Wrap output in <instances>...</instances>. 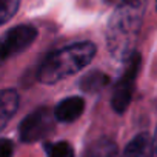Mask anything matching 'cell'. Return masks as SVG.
<instances>
[{
    "label": "cell",
    "mask_w": 157,
    "mask_h": 157,
    "mask_svg": "<svg viewBox=\"0 0 157 157\" xmlns=\"http://www.w3.org/2000/svg\"><path fill=\"white\" fill-rule=\"evenodd\" d=\"M116 155H117V145L116 142L106 137L93 142L83 152V157H116Z\"/></svg>",
    "instance_id": "cell-9"
},
{
    "label": "cell",
    "mask_w": 157,
    "mask_h": 157,
    "mask_svg": "<svg viewBox=\"0 0 157 157\" xmlns=\"http://www.w3.org/2000/svg\"><path fill=\"white\" fill-rule=\"evenodd\" d=\"M20 6V0H0V25L11 20Z\"/></svg>",
    "instance_id": "cell-12"
},
{
    "label": "cell",
    "mask_w": 157,
    "mask_h": 157,
    "mask_svg": "<svg viewBox=\"0 0 157 157\" xmlns=\"http://www.w3.org/2000/svg\"><path fill=\"white\" fill-rule=\"evenodd\" d=\"M155 10H157V3H155Z\"/></svg>",
    "instance_id": "cell-16"
},
{
    "label": "cell",
    "mask_w": 157,
    "mask_h": 157,
    "mask_svg": "<svg viewBox=\"0 0 157 157\" xmlns=\"http://www.w3.org/2000/svg\"><path fill=\"white\" fill-rule=\"evenodd\" d=\"M46 155L48 157H74V148L66 142H54L46 146Z\"/></svg>",
    "instance_id": "cell-11"
},
{
    "label": "cell",
    "mask_w": 157,
    "mask_h": 157,
    "mask_svg": "<svg viewBox=\"0 0 157 157\" xmlns=\"http://www.w3.org/2000/svg\"><path fill=\"white\" fill-rule=\"evenodd\" d=\"M85 111V100L82 97H66L54 108V119L62 123H71L77 120Z\"/></svg>",
    "instance_id": "cell-6"
},
{
    "label": "cell",
    "mask_w": 157,
    "mask_h": 157,
    "mask_svg": "<svg viewBox=\"0 0 157 157\" xmlns=\"http://www.w3.org/2000/svg\"><path fill=\"white\" fill-rule=\"evenodd\" d=\"M19 108V94L14 90L0 91V131L14 117Z\"/></svg>",
    "instance_id": "cell-7"
},
{
    "label": "cell",
    "mask_w": 157,
    "mask_h": 157,
    "mask_svg": "<svg viewBox=\"0 0 157 157\" xmlns=\"http://www.w3.org/2000/svg\"><path fill=\"white\" fill-rule=\"evenodd\" d=\"M93 42H77L51 52L39 68V80L45 85L57 83L82 71L96 56Z\"/></svg>",
    "instance_id": "cell-1"
},
{
    "label": "cell",
    "mask_w": 157,
    "mask_h": 157,
    "mask_svg": "<svg viewBox=\"0 0 157 157\" xmlns=\"http://www.w3.org/2000/svg\"><path fill=\"white\" fill-rule=\"evenodd\" d=\"M37 34L33 25H17L6 31L0 37V66L29 48L37 39Z\"/></svg>",
    "instance_id": "cell-4"
},
{
    "label": "cell",
    "mask_w": 157,
    "mask_h": 157,
    "mask_svg": "<svg viewBox=\"0 0 157 157\" xmlns=\"http://www.w3.org/2000/svg\"><path fill=\"white\" fill-rule=\"evenodd\" d=\"M151 157H157V128H155L154 137L151 139Z\"/></svg>",
    "instance_id": "cell-15"
},
{
    "label": "cell",
    "mask_w": 157,
    "mask_h": 157,
    "mask_svg": "<svg viewBox=\"0 0 157 157\" xmlns=\"http://www.w3.org/2000/svg\"><path fill=\"white\" fill-rule=\"evenodd\" d=\"M108 3L114 6H122V5H134V6H145L146 0H106Z\"/></svg>",
    "instance_id": "cell-14"
},
{
    "label": "cell",
    "mask_w": 157,
    "mask_h": 157,
    "mask_svg": "<svg viewBox=\"0 0 157 157\" xmlns=\"http://www.w3.org/2000/svg\"><path fill=\"white\" fill-rule=\"evenodd\" d=\"M52 129H54V114L48 108L42 106L34 109L20 122L19 136L22 142L33 143L46 137Z\"/></svg>",
    "instance_id": "cell-5"
},
{
    "label": "cell",
    "mask_w": 157,
    "mask_h": 157,
    "mask_svg": "<svg viewBox=\"0 0 157 157\" xmlns=\"http://www.w3.org/2000/svg\"><path fill=\"white\" fill-rule=\"evenodd\" d=\"M108 82H109V78H108L106 74L94 71V72H90L86 77L82 78L80 85H82V90L93 93V91H97V90H102L103 86H106Z\"/></svg>",
    "instance_id": "cell-10"
},
{
    "label": "cell",
    "mask_w": 157,
    "mask_h": 157,
    "mask_svg": "<svg viewBox=\"0 0 157 157\" xmlns=\"http://www.w3.org/2000/svg\"><path fill=\"white\" fill-rule=\"evenodd\" d=\"M14 143L10 139H0V157H13Z\"/></svg>",
    "instance_id": "cell-13"
},
{
    "label": "cell",
    "mask_w": 157,
    "mask_h": 157,
    "mask_svg": "<svg viewBox=\"0 0 157 157\" xmlns=\"http://www.w3.org/2000/svg\"><path fill=\"white\" fill-rule=\"evenodd\" d=\"M120 157H151V136L148 132L137 134L125 146Z\"/></svg>",
    "instance_id": "cell-8"
},
{
    "label": "cell",
    "mask_w": 157,
    "mask_h": 157,
    "mask_svg": "<svg viewBox=\"0 0 157 157\" xmlns=\"http://www.w3.org/2000/svg\"><path fill=\"white\" fill-rule=\"evenodd\" d=\"M143 10L145 6L134 5L116 6L106 26V45L114 57L126 60L132 52L142 25Z\"/></svg>",
    "instance_id": "cell-2"
},
{
    "label": "cell",
    "mask_w": 157,
    "mask_h": 157,
    "mask_svg": "<svg viewBox=\"0 0 157 157\" xmlns=\"http://www.w3.org/2000/svg\"><path fill=\"white\" fill-rule=\"evenodd\" d=\"M140 65H142L140 54L132 51L126 59L123 74L119 78V82L116 83L114 91H113L111 106L119 114L125 113L126 108L131 103V99H132V94H134V90H136V80H137V75H139V71H140Z\"/></svg>",
    "instance_id": "cell-3"
}]
</instances>
